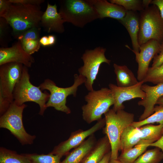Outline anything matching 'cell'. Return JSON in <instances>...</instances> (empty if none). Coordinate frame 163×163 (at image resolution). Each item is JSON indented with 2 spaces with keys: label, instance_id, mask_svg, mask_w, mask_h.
Masks as SVG:
<instances>
[{
  "label": "cell",
  "instance_id": "obj_1",
  "mask_svg": "<svg viewBox=\"0 0 163 163\" xmlns=\"http://www.w3.org/2000/svg\"><path fill=\"white\" fill-rule=\"evenodd\" d=\"M11 3L8 10L0 17L9 24L16 37L30 29L40 28L43 12L40 6Z\"/></svg>",
  "mask_w": 163,
  "mask_h": 163
},
{
  "label": "cell",
  "instance_id": "obj_2",
  "mask_svg": "<svg viewBox=\"0 0 163 163\" xmlns=\"http://www.w3.org/2000/svg\"><path fill=\"white\" fill-rule=\"evenodd\" d=\"M105 127L103 132L107 136L111 146V159H117L120 150L121 134L127 126L134 121V114L124 110L115 112L112 108L104 114Z\"/></svg>",
  "mask_w": 163,
  "mask_h": 163
},
{
  "label": "cell",
  "instance_id": "obj_3",
  "mask_svg": "<svg viewBox=\"0 0 163 163\" xmlns=\"http://www.w3.org/2000/svg\"><path fill=\"white\" fill-rule=\"evenodd\" d=\"M59 12L65 22L80 28L99 18L96 10L89 0H62Z\"/></svg>",
  "mask_w": 163,
  "mask_h": 163
},
{
  "label": "cell",
  "instance_id": "obj_4",
  "mask_svg": "<svg viewBox=\"0 0 163 163\" xmlns=\"http://www.w3.org/2000/svg\"><path fill=\"white\" fill-rule=\"evenodd\" d=\"M50 96V94L46 91L43 92L39 86H36L31 83L27 67L24 66L21 78L13 91L14 103L20 106L27 102H34L40 107L39 114L43 115L47 108L46 104Z\"/></svg>",
  "mask_w": 163,
  "mask_h": 163
},
{
  "label": "cell",
  "instance_id": "obj_5",
  "mask_svg": "<svg viewBox=\"0 0 163 163\" xmlns=\"http://www.w3.org/2000/svg\"><path fill=\"white\" fill-rule=\"evenodd\" d=\"M85 99L87 103L82 107V116L84 120L88 124L101 119L102 115L114 104L112 92L106 87L89 91Z\"/></svg>",
  "mask_w": 163,
  "mask_h": 163
},
{
  "label": "cell",
  "instance_id": "obj_6",
  "mask_svg": "<svg viewBox=\"0 0 163 163\" xmlns=\"http://www.w3.org/2000/svg\"><path fill=\"white\" fill-rule=\"evenodd\" d=\"M86 80L83 76L75 74L72 85L68 87L61 88L57 86L52 80L45 79L39 87L42 91L47 90L50 92V97L46 104L47 108L53 107L56 110L67 114L71 113L70 108L66 105L67 97L71 95L76 97L78 87L84 83Z\"/></svg>",
  "mask_w": 163,
  "mask_h": 163
},
{
  "label": "cell",
  "instance_id": "obj_7",
  "mask_svg": "<svg viewBox=\"0 0 163 163\" xmlns=\"http://www.w3.org/2000/svg\"><path fill=\"white\" fill-rule=\"evenodd\" d=\"M141 11L138 34L139 45L152 39L161 43L163 41V19L158 8L153 5Z\"/></svg>",
  "mask_w": 163,
  "mask_h": 163
},
{
  "label": "cell",
  "instance_id": "obj_8",
  "mask_svg": "<svg viewBox=\"0 0 163 163\" xmlns=\"http://www.w3.org/2000/svg\"><path fill=\"white\" fill-rule=\"evenodd\" d=\"M27 106L24 104L18 105L13 101L0 118V128L9 130L23 145L32 144L36 138L26 131L23 124V113Z\"/></svg>",
  "mask_w": 163,
  "mask_h": 163
},
{
  "label": "cell",
  "instance_id": "obj_9",
  "mask_svg": "<svg viewBox=\"0 0 163 163\" xmlns=\"http://www.w3.org/2000/svg\"><path fill=\"white\" fill-rule=\"evenodd\" d=\"M106 50V48L101 46L87 49L81 57L83 65L78 69V72L79 75L86 78L85 85L89 91L94 90L93 85L101 64L103 63L110 64L111 60L107 59L105 55Z\"/></svg>",
  "mask_w": 163,
  "mask_h": 163
},
{
  "label": "cell",
  "instance_id": "obj_10",
  "mask_svg": "<svg viewBox=\"0 0 163 163\" xmlns=\"http://www.w3.org/2000/svg\"><path fill=\"white\" fill-rule=\"evenodd\" d=\"M24 65L11 62L0 66V94L11 103L14 101L13 92L21 78Z\"/></svg>",
  "mask_w": 163,
  "mask_h": 163
},
{
  "label": "cell",
  "instance_id": "obj_11",
  "mask_svg": "<svg viewBox=\"0 0 163 163\" xmlns=\"http://www.w3.org/2000/svg\"><path fill=\"white\" fill-rule=\"evenodd\" d=\"M105 125L104 118L97 121L89 129L84 130L79 129L71 133L67 140L61 142L55 146L50 153L58 155L62 157L66 155L73 148H75L81 144L85 139L103 128Z\"/></svg>",
  "mask_w": 163,
  "mask_h": 163
},
{
  "label": "cell",
  "instance_id": "obj_12",
  "mask_svg": "<svg viewBox=\"0 0 163 163\" xmlns=\"http://www.w3.org/2000/svg\"><path fill=\"white\" fill-rule=\"evenodd\" d=\"M160 44L155 40H151L140 46L139 53L133 50L128 45H125L135 55L136 60L138 65L137 78L139 82L142 81L145 77L151 61L159 51Z\"/></svg>",
  "mask_w": 163,
  "mask_h": 163
},
{
  "label": "cell",
  "instance_id": "obj_13",
  "mask_svg": "<svg viewBox=\"0 0 163 163\" xmlns=\"http://www.w3.org/2000/svg\"><path fill=\"white\" fill-rule=\"evenodd\" d=\"M144 83L142 81L134 85L125 87H120L113 84L110 83L109 88L112 92L114 99L112 109L115 112L124 110V102L137 98H144L145 94L141 89L142 85Z\"/></svg>",
  "mask_w": 163,
  "mask_h": 163
},
{
  "label": "cell",
  "instance_id": "obj_14",
  "mask_svg": "<svg viewBox=\"0 0 163 163\" xmlns=\"http://www.w3.org/2000/svg\"><path fill=\"white\" fill-rule=\"evenodd\" d=\"M34 62L33 57L24 50L18 41L11 47L0 48V66L7 63L16 62L28 68L31 67Z\"/></svg>",
  "mask_w": 163,
  "mask_h": 163
},
{
  "label": "cell",
  "instance_id": "obj_15",
  "mask_svg": "<svg viewBox=\"0 0 163 163\" xmlns=\"http://www.w3.org/2000/svg\"><path fill=\"white\" fill-rule=\"evenodd\" d=\"M141 89L145 94V97L138 102V104L144 108L143 113L139 118V121L142 120L154 113V108L158 100L163 97V83L155 86L143 84Z\"/></svg>",
  "mask_w": 163,
  "mask_h": 163
},
{
  "label": "cell",
  "instance_id": "obj_16",
  "mask_svg": "<svg viewBox=\"0 0 163 163\" xmlns=\"http://www.w3.org/2000/svg\"><path fill=\"white\" fill-rule=\"evenodd\" d=\"M64 22L57 11L56 5H52L48 3L42 17L40 26L48 33L55 32L61 34L65 31Z\"/></svg>",
  "mask_w": 163,
  "mask_h": 163
},
{
  "label": "cell",
  "instance_id": "obj_17",
  "mask_svg": "<svg viewBox=\"0 0 163 163\" xmlns=\"http://www.w3.org/2000/svg\"><path fill=\"white\" fill-rule=\"evenodd\" d=\"M94 6L99 18H110L119 21L125 16L127 11L122 6L112 3L105 0H89Z\"/></svg>",
  "mask_w": 163,
  "mask_h": 163
},
{
  "label": "cell",
  "instance_id": "obj_18",
  "mask_svg": "<svg viewBox=\"0 0 163 163\" xmlns=\"http://www.w3.org/2000/svg\"><path fill=\"white\" fill-rule=\"evenodd\" d=\"M128 31L132 41L133 50L139 52L140 46L138 42L139 29V16L136 11H127L125 17L119 21Z\"/></svg>",
  "mask_w": 163,
  "mask_h": 163
},
{
  "label": "cell",
  "instance_id": "obj_19",
  "mask_svg": "<svg viewBox=\"0 0 163 163\" xmlns=\"http://www.w3.org/2000/svg\"><path fill=\"white\" fill-rule=\"evenodd\" d=\"M96 142L94 135L90 136L79 146L69 152L61 163H82L92 150Z\"/></svg>",
  "mask_w": 163,
  "mask_h": 163
},
{
  "label": "cell",
  "instance_id": "obj_20",
  "mask_svg": "<svg viewBox=\"0 0 163 163\" xmlns=\"http://www.w3.org/2000/svg\"><path fill=\"white\" fill-rule=\"evenodd\" d=\"M40 28H33L27 30L17 36L24 50L32 55L38 51L41 44L40 42Z\"/></svg>",
  "mask_w": 163,
  "mask_h": 163
},
{
  "label": "cell",
  "instance_id": "obj_21",
  "mask_svg": "<svg viewBox=\"0 0 163 163\" xmlns=\"http://www.w3.org/2000/svg\"><path fill=\"white\" fill-rule=\"evenodd\" d=\"M142 133L139 128L130 125L123 131L120 138V150L121 152L141 143Z\"/></svg>",
  "mask_w": 163,
  "mask_h": 163
},
{
  "label": "cell",
  "instance_id": "obj_22",
  "mask_svg": "<svg viewBox=\"0 0 163 163\" xmlns=\"http://www.w3.org/2000/svg\"><path fill=\"white\" fill-rule=\"evenodd\" d=\"M110 151V145L106 135L97 142L92 150L82 163H99L104 155Z\"/></svg>",
  "mask_w": 163,
  "mask_h": 163
},
{
  "label": "cell",
  "instance_id": "obj_23",
  "mask_svg": "<svg viewBox=\"0 0 163 163\" xmlns=\"http://www.w3.org/2000/svg\"><path fill=\"white\" fill-rule=\"evenodd\" d=\"M113 66L118 86L130 87L139 83V82L133 72L126 66H120L114 63Z\"/></svg>",
  "mask_w": 163,
  "mask_h": 163
},
{
  "label": "cell",
  "instance_id": "obj_24",
  "mask_svg": "<svg viewBox=\"0 0 163 163\" xmlns=\"http://www.w3.org/2000/svg\"><path fill=\"white\" fill-rule=\"evenodd\" d=\"M142 135V140L147 141L150 144L158 140L163 135V125L148 124L139 128Z\"/></svg>",
  "mask_w": 163,
  "mask_h": 163
},
{
  "label": "cell",
  "instance_id": "obj_25",
  "mask_svg": "<svg viewBox=\"0 0 163 163\" xmlns=\"http://www.w3.org/2000/svg\"><path fill=\"white\" fill-rule=\"evenodd\" d=\"M149 144L147 143H141L122 152L117 159L122 163H133L146 150Z\"/></svg>",
  "mask_w": 163,
  "mask_h": 163
},
{
  "label": "cell",
  "instance_id": "obj_26",
  "mask_svg": "<svg viewBox=\"0 0 163 163\" xmlns=\"http://www.w3.org/2000/svg\"><path fill=\"white\" fill-rule=\"evenodd\" d=\"M0 163H31L26 154H19L16 152L0 148Z\"/></svg>",
  "mask_w": 163,
  "mask_h": 163
},
{
  "label": "cell",
  "instance_id": "obj_27",
  "mask_svg": "<svg viewBox=\"0 0 163 163\" xmlns=\"http://www.w3.org/2000/svg\"><path fill=\"white\" fill-rule=\"evenodd\" d=\"M156 147L145 152L133 163H159L163 159V152Z\"/></svg>",
  "mask_w": 163,
  "mask_h": 163
},
{
  "label": "cell",
  "instance_id": "obj_28",
  "mask_svg": "<svg viewBox=\"0 0 163 163\" xmlns=\"http://www.w3.org/2000/svg\"><path fill=\"white\" fill-rule=\"evenodd\" d=\"M154 111V113L146 119L142 121H134L131 125L137 128L155 123L163 125V106H155Z\"/></svg>",
  "mask_w": 163,
  "mask_h": 163
},
{
  "label": "cell",
  "instance_id": "obj_29",
  "mask_svg": "<svg viewBox=\"0 0 163 163\" xmlns=\"http://www.w3.org/2000/svg\"><path fill=\"white\" fill-rule=\"evenodd\" d=\"M26 155L31 163H61L60 159L62 157L50 153L47 154L34 153Z\"/></svg>",
  "mask_w": 163,
  "mask_h": 163
},
{
  "label": "cell",
  "instance_id": "obj_30",
  "mask_svg": "<svg viewBox=\"0 0 163 163\" xmlns=\"http://www.w3.org/2000/svg\"><path fill=\"white\" fill-rule=\"evenodd\" d=\"M142 81L156 85L163 83V63L156 68L149 67Z\"/></svg>",
  "mask_w": 163,
  "mask_h": 163
},
{
  "label": "cell",
  "instance_id": "obj_31",
  "mask_svg": "<svg viewBox=\"0 0 163 163\" xmlns=\"http://www.w3.org/2000/svg\"><path fill=\"white\" fill-rule=\"evenodd\" d=\"M110 2L123 7L127 11H142L143 8L142 1L139 0H110Z\"/></svg>",
  "mask_w": 163,
  "mask_h": 163
},
{
  "label": "cell",
  "instance_id": "obj_32",
  "mask_svg": "<svg viewBox=\"0 0 163 163\" xmlns=\"http://www.w3.org/2000/svg\"><path fill=\"white\" fill-rule=\"evenodd\" d=\"M163 63V41L160 43L158 53L155 56L151 67L155 68Z\"/></svg>",
  "mask_w": 163,
  "mask_h": 163
},
{
  "label": "cell",
  "instance_id": "obj_33",
  "mask_svg": "<svg viewBox=\"0 0 163 163\" xmlns=\"http://www.w3.org/2000/svg\"><path fill=\"white\" fill-rule=\"evenodd\" d=\"M12 103L0 94V116L2 115L8 110Z\"/></svg>",
  "mask_w": 163,
  "mask_h": 163
},
{
  "label": "cell",
  "instance_id": "obj_34",
  "mask_svg": "<svg viewBox=\"0 0 163 163\" xmlns=\"http://www.w3.org/2000/svg\"><path fill=\"white\" fill-rule=\"evenodd\" d=\"M9 1L12 3L39 6L44 2L43 0H9Z\"/></svg>",
  "mask_w": 163,
  "mask_h": 163
},
{
  "label": "cell",
  "instance_id": "obj_35",
  "mask_svg": "<svg viewBox=\"0 0 163 163\" xmlns=\"http://www.w3.org/2000/svg\"><path fill=\"white\" fill-rule=\"evenodd\" d=\"M11 4L9 0H0V17L8 10Z\"/></svg>",
  "mask_w": 163,
  "mask_h": 163
},
{
  "label": "cell",
  "instance_id": "obj_36",
  "mask_svg": "<svg viewBox=\"0 0 163 163\" xmlns=\"http://www.w3.org/2000/svg\"><path fill=\"white\" fill-rule=\"evenodd\" d=\"M151 4L155 5L158 7L161 16L163 19V0H152Z\"/></svg>",
  "mask_w": 163,
  "mask_h": 163
},
{
  "label": "cell",
  "instance_id": "obj_37",
  "mask_svg": "<svg viewBox=\"0 0 163 163\" xmlns=\"http://www.w3.org/2000/svg\"><path fill=\"white\" fill-rule=\"evenodd\" d=\"M111 157V151H110L104 156L99 163H109Z\"/></svg>",
  "mask_w": 163,
  "mask_h": 163
},
{
  "label": "cell",
  "instance_id": "obj_38",
  "mask_svg": "<svg viewBox=\"0 0 163 163\" xmlns=\"http://www.w3.org/2000/svg\"><path fill=\"white\" fill-rule=\"evenodd\" d=\"M40 42L41 45L44 46H49L48 37L44 36L40 38Z\"/></svg>",
  "mask_w": 163,
  "mask_h": 163
},
{
  "label": "cell",
  "instance_id": "obj_39",
  "mask_svg": "<svg viewBox=\"0 0 163 163\" xmlns=\"http://www.w3.org/2000/svg\"><path fill=\"white\" fill-rule=\"evenodd\" d=\"M48 39L49 46L52 45L55 43L56 39L54 36L53 35L48 36Z\"/></svg>",
  "mask_w": 163,
  "mask_h": 163
},
{
  "label": "cell",
  "instance_id": "obj_40",
  "mask_svg": "<svg viewBox=\"0 0 163 163\" xmlns=\"http://www.w3.org/2000/svg\"><path fill=\"white\" fill-rule=\"evenodd\" d=\"M152 1V0H143L142 1V6L144 9L149 6V5L151 4Z\"/></svg>",
  "mask_w": 163,
  "mask_h": 163
},
{
  "label": "cell",
  "instance_id": "obj_41",
  "mask_svg": "<svg viewBox=\"0 0 163 163\" xmlns=\"http://www.w3.org/2000/svg\"><path fill=\"white\" fill-rule=\"evenodd\" d=\"M156 104L163 106V97L160 98L157 101Z\"/></svg>",
  "mask_w": 163,
  "mask_h": 163
},
{
  "label": "cell",
  "instance_id": "obj_42",
  "mask_svg": "<svg viewBox=\"0 0 163 163\" xmlns=\"http://www.w3.org/2000/svg\"><path fill=\"white\" fill-rule=\"evenodd\" d=\"M109 163H122L117 159H110Z\"/></svg>",
  "mask_w": 163,
  "mask_h": 163
},
{
  "label": "cell",
  "instance_id": "obj_43",
  "mask_svg": "<svg viewBox=\"0 0 163 163\" xmlns=\"http://www.w3.org/2000/svg\"><path fill=\"white\" fill-rule=\"evenodd\" d=\"M160 141L163 143V135L160 139Z\"/></svg>",
  "mask_w": 163,
  "mask_h": 163
}]
</instances>
